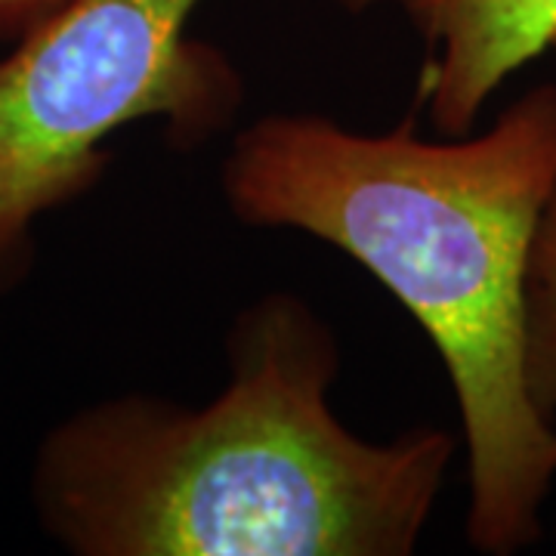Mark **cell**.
<instances>
[{
	"mask_svg": "<svg viewBox=\"0 0 556 556\" xmlns=\"http://www.w3.org/2000/svg\"><path fill=\"white\" fill-rule=\"evenodd\" d=\"M554 186L556 84H535L473 137L269 115L223 161L241 223L343 251L430 338L467 448L464 532L485 556L535 544L556 482V420L526 378V276Z\"/></svg>",
	"mask_w": 556,
	"mask_h": 556,
	"instance_id": "obj_1",
	"label": "cell"
},
{
	"mask_svg": "<svg viewBox=\"0 0 556 556\" xmlns=\"http://www.w3.org/2000/svg\"><path fill=\"white\" fill-rule=\"evenodd\" d=\"M340 353L294 294L251 303L229 383L201 408L115 396L40 442V526L78 556H408L455 437H356L331 408Z\"/></svg>",
	"mask_w": 556,
	"mask_h": 556,
	"instance_id": "obj_2",
	"label": "cell"
},
{
	"mask_svg": "<svg viewBox=\"0 0 556 556\" xmlns=\"http://www.w3.org/2000/svg\"><path fill=\"white\" fill-rule=\"evenodd\" d=\"M201 0H72L0 60V285L31 254L43 214L105 170V139L164 118L201 142L236 115L239 75L186 38Z\"/></svg>",
	"mask_w": 556,
	"mask_h": 556,
	"instance_id": "obj_3",
	"label": "cell"
},
{
	"mask_svg": "<svg viewBox=\"0 0 556 556\" xmlns=\"http://www.w3.org/2000/svg\"><path fill=\"white\" fill-rule=\"evenodd\" d=\"M430 43L420 93L445 137L477 127L510 75L556 47V0H399Z\"/></svg>",
	"mask_w": 556,
	"mask_h": 556,
	"instance_id": "obj_4",
	"label": "cell"
},
{
	"mask_svg": "<svg viewBox=\"0 0 556 556\" xmlns=\"http://www.w3.org/2000/svg\"><path fill=\"white\" fill-rule=\"evenodd\" d=\"M526 378L541 412L556 420V186L526 276Z\"/></svg>",
	"mask_w": 556,
	"mask_h": 556,
	"instance_id": "obj_5",
	"label": "cell"
},
{
	"mask_svg": "<svg viewBox=\"0 0 556 556\" xmlns=\"http://www.w3.org/2000/svg\"><path fill=\"white\" fill-rule=\"evenodd\" d=\"M72 0H0V43H16Z\"/></svg>",
	"mask_w": 556,
	"mask_h": 556,
	"instance_id": "obj_6",
	"label": "cell"
},
{
	"mask_svg": "<svg viewBox=\"0 0 556 556\" xmlns=\"http://www.w3.org/2000/svg\"><path fill=\"white\" fill-rule=\"evenodd\" d=\"M340 3H343V7H350V10H368V7H378V3H383V0H340Z\"/></svg>",
	"mask_w": 556,
	"mask_h": 556,
	"instance_id": "obj_7",
	"label": "cell"
}]
</instances>
